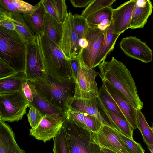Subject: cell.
Returning a JSON list of instances; mask_svg holds the SVG:
<instances>
[{"instance_id": "1", "label": "cell", "mask_w": 153, "mask_h": 153, "mask_svg": "<svg viewBox=\"0 0 153 153\" xmlns=\"http://www.w3.org/2000/svg\"><path fill=\"white\" fill-rule=\"evenodd\" d=\"M99 76L120 91L137 110L142 109L144 104L137 93L135 82L130 71L121 62L113 57L110 61H103L98 66Z\"/></svg>"}, {"instance_id": "2", "label": "cell", "mask_w": 153, "mask_h": 153, "mask_svg": "<svg viewBox=\"0 0 153 153\" xmlns=\"http://www.w3.org/2000/svg\"><path fill=\"white\" fill-rule=\"evenodd\" d=\"M30 81L40 96L65 114L74 96L75 82L73 78L60 81L46 74L39 79Z\"/></svg>"}, {"instance_id": "3", "label": "cell", "mask_w": 153, "mask_h": 153, "mask_svg": "<svg viewBox=\"0 0 153 153\" xmlns=\"http://www.w3.org/2000/svg\"><path fill=\"white\" fill-rule=\"evenodd\" d=\"M38 36L46 74L60 81L74 79L71 61L59 46L43 33Z\"/></svg>"}, {"instance_id": "4", "label": "cell", "mask_w": 153, "mask_h": 153, "mask_svg": "<svg viewBox=\"0 0 153 153\" xmlns=\"http://www.w3.org/2000/svg\"><path fill=\"white\" fill-rule=\"evenodd\" d=\"M26 44L14 30L0 26V60L17 72L25 71Z\"/></svg>"}, {"instance_id": "5", "label": "cell", "mask_w": 153, "mask_h": 153, "mask_svg": "<svg viewBox=\"0 0 153 153\" xmlns=\"http://www.w3.org/2000/svg\"><path fill=\"white\" fill-rule=\"evenodd\" d=\"M63 126L70 153H101V148L95 141L92 132L66 119Z\"/></svg>"}, {"instance_id": "6", "label": "cell", "mask_w": 153, "mask_h": 153, "mask_svg": "<svg viewBox=\"0 0 153 153\" xmlns=\"http://www.w3.org/2000/svg\"><path fill=\"white\" fill-rule=\"evenodd\" d=\"M30 105L22 90L0 94V120L13 122L21 120Z\"/></svg>"}, {"instance_id": "7", "label": "cell", "mask_w": 153, "mask_h": 153, "mask_svg": "<svg viewBox=\"0 0 153 153\" xmlns=\"http://www.w3.org/2000/svg\"><path fill=\"white\" fill-rule=\"evenodd\" d=\"M26 79L35 81L46 74L39 36L35 35L33 39L26 44V66L25 71Z\"/></svg>"}, {"instance_id": "8", "label": "cell", "mask_w": 153, "mask_h": 153, "mask_svg": "<svg viewBox=\"0 0 153 153\" xmlns=\"http://www.w3.org/2000/svg\"><path fill=\"white\" fill-rule=\"evenodd\" d=\"M99 74L79 59L74 98L88 99L98 97L99 90L95 78Z\"/></svg>"}, {"instance_id": "9", "label": "cell", "mask_w": 153, "mask_h": 153, "mask_svg": "<svg viewBox=\"0 0 153 153\" xmlns=\"http://www.w3.org/2000/svg\"><path fill=\"white\" fill-rule=\"evenodd\" d=\"M69 108L93 116L98 119L102 125L110 126L118 131L98 96L88 99L73 98L69 103Z\"/></svg>"}, {"instance_id": "10", "label": "cell", "mask_w": 153, "mask_h": 153, "mask_svg": "<svg viewBox=\"0 0 153 153\" xmlns=\"http://www.w3.org/2000/svg\"><path fill=\"white\" fill-rule=\"evenodd\" d=\"M72 13H68L63 23V31L59 47L69 61L79 58L82 49L79 43V39L74 30Z\"/></svg>"}, {"instance_id": "11", "label": "cell", "mask_w": 153, "mask_h": 153, "mask_svg": "<svg viewBox=\"0 0 153 153\" xmlns=\"http://www.w3.org/2000/svg\"><path fill=\"white\" fill-rule=\"evenodd\" d=\"M85 38L88 45L82 49L79 59L91 68H94V62L101 45L104 40V31L94 26H90Z\"/></svg>"}, {"instance_id": "12", "label": "cell", "mask_w": 153, "mask_h": 153, "mask_svg": "<svg viewBox=\"0 0 153 153\" xmlns=\"http://www.w3.org/2000/svg\"><path fill=\"white\" fill-rule=\"evenodd\" d=\"M120 46L128 57L145 63L152 61L153 53L151 49L145 42L135 36L123 38L120 43Z\"/></svg>"}, {"instance_id": "13", "label": "cell", "mask_w": 153, "mask_h": 153, "mask_svg": "<svg viewBox=\"0 0 153 153\" xmlns=\"http://www.w3.org/2000/svg\"><path fill=\"white\" fill-rule=\"evenodd\" d=\"M116 129L102 125L97 132L93 133L94 140L101 148L117 153H128Z\"/></svg>"}, {"instance_id": "14", "label": "cell", "mask_w": 153, "mask_h": 153, "mask_svg": "<svg viewBox=\"0 0 153 153\" xmlns=\"http://www.w3.org/2000/svg\"><path fill=\"white\" fill-rule=\"evenodd\" d=\"M64 120L45 115L36 128L30 129V135L45 143L57 135Z\"/></svg>"}, {"instance_id": "15", "label": "cell", "mask_w": 153, "mask_h": 153, "mask_svg": "<svg viewBox=\"0 0 153 153\" xmlns=\"http://www.w3.org/2000/svg\"><path fill=\"white\" fill-rule=\"evenodd\" d=\"M102 82L106 90L117 104L128 123L134 130L136 129L137 110L126 97L111 84L106 81Z\"/></svg>"}, {"instance_id": "16", "label": "cell", "mask_w": 153, "mask_h": 153, "mask_svg": "<svg viewBox=\"0 0 153 153\" xmlns=\"http://www.w3.org/2000/svg\"><path fill=\"white\" fill-rule=\"evenodd\" d=\"M136 0H131L113 9L112 20L114 32L120 35L130 28L132 13Z\"/></svg>"}, {"instance_id": "17", "label": "cell", "mask_w": 153, "mask_h": 153, "mask_svg": "<svg viewBox=\"0 0 153 153\" xmlns=\"http://www.w3.org/2000/svg\"><path fill=\"white\" fill-rule=\"evenodd\" d=\"M66 119L70 122L93 133L97 132L102 124L95 117L68 108L65 113Z\"/></svg>"}, {"instance_id": "18", "label": "cell", "mask_w": 153, "mask_h": 153, "mask_svg": "<svg viewBox=\"0 0 153 153\" xmlns=\"http://www.w3.org/2000/svg\"><path fill=\"white\" fill-rule=\"evenodd\" d=\"M153 5L149 0H136L132 13L130 28H143L151 14Z\"/></svg>"}, {"instance_id": "19", "label": "cell", "mask_w": 153, "mask_h": 153, "mask_svg": "<svg viewBox=\"0 0 153 153\" xmlns=\"http://www.w3.org/2000/svg\"><path fill=\"white\" fill-rule=\"evenodd\" d=\"M0 153H25L18 145L10 127L0 120Z\"/></svg>"}, {"instance_id": "20", "label": "cell", "mask_w": 153, "mask_h": 153, "mask_svg": "<svg viewBox=\"0 0 153 153\" xmlns=\"http://www.w3.org/2000/svg\"><path fill=\"white\" fill-rule=\"evenodd\" d=\"M27 81L31 88L33 97L32 102H29L30 104L38 109L44 115L65 120L66 119L65 114L40 96L36 90L34 86L30 81Z\"/></svg>"}, {"instance_id": "21", "label": "cell", "mask_w": 153, "mask_h": 153, "mask_svg": "<svg viewBox=\"0 0 153 153\" xmlns=\"http://www.w3.org/2000/svg\"><path fill=\"white\" fill-rule=\"evenodd\" d=\"M104 40L102 42L95 59L94 68L98 66L105 59L109 53L113 51L116 40L120 35L115 33L113 31L112 20L111 24L104 31Z\"/></svg>"}, {"instance_id": "22", "label": "cell", "mask_w": 153, "mask_h": 153, "mask_svg": "<svg viewBox=\"0 0 153 153\" xmlns=\"http://www.w3.org/2000/svg\"><path fill=\"white\" fill-rule=\"evenodd\" d=\"M34 6V9L31 13L22 15L32 31L35 35H39L43 33L45 11L40 1Z\"/></svg>"}, {"instance_id": "23", "label": "cell", "mask_w": 153, "mask_h": 153, "mask_svg": "<svg viewBox=\"0 0 153 153\" xmlns=\"http://www.w3.org/2000/svg\"><path fill=\"white\" fill-rule=\"evenodd\" d=\"M27 80L25 71L16 72L0 79V94L10 93L21 91L23 84Z\"/></svg>"}, {"instance_id": "24", "label": "cell", "mask_w": 153, "mask_h": 153, "mask_svg": "<svg viewBox=\"0 0 153 153\" xmlns=\"http://www.w3.org/2000/svg\"><path fill=\"white\" fill-rule=\"evenodd\" d=\"M45 12L58 22L63 23L68 13L65 0H41Z\"/></svg>"}, {"instance_id": "25", "label": "cell", "mask_w": 153, "mask_h": 153, "mask_svg": "<svg viewBox=\"0 0 153 153\" xmlns=\"http://www.w3.org/2000/svg\"><path fill=\"white\" fill-rule=\"evenodd\" d=\"M63 31V23L58 22L45 12L43 33L59 46Z\"/></svg>"}, {"instance_id": "26", "label": "cell", "mask_w": 153, "mask_h": 153, "mask_svg": "<svg viewBox=\"0 0 153 153\" xmlns=\"http://www.w3.org/2000/svg\"><path fill=\"white\" fill-rule=\"evenodd\" d=\"M13 22L15 31L26 44L34 38L35 34L32 31L24 20L22 14L10 12Z\"/></svg>"}, {"instance_id": "27", "label": "cell", "mask_w": 153, "mask_h": 153, "mask_svg": "<svg viewBox=\"0 0 153 153\" xmlns=\"http://www.w3.org/2000/svg\"><path fill=\"white\" fill-rule=\"evenodd\" d=\"M98 96L107 110L117 116L127 121L117 104L107 91L103 83L99 90Z\"/></svg>"}, {"instance_id": "28", "label": "cell", "mask_w": 153, "mask_h": 153, "mask_svg": "<svg viewBox=\"0 0 153 153\" xmlns=\"http://www.w3.org/2000/svg\"><path fill=\"white\" fill-rule=\"evenodd\" d=\"M136 120L137 128L140 131L145 143L146 145L153 144V131L141 110H137Z\"/></svg>"}, {"instance_id": "29", "label": "cell", "mask_w": 153, "mask_h": 153, "mask_svg": "<svg viewBox=\"0 0 153 153\" xmlns=\"http://www.w3.org/2000/svg\"><path fill=\"white\" fill-rule=\"evenodd\" d=\"M113 9L111 7H107L89 15L86 19L90 26H96L105 19L112 20Z\"/></svg>"}, {"instance_id": "30", "label": "cell", "mask_w": 153, "mask_h": 153, "mask_svg": "<svg viewBox=\"0 0 153 153\" xmlns=\"http://www.w3.org/2000/svg\"><path fill=\"white\" fill-rule=\"evenodd\" d=\"M53 139V150L54 153H70L66 133L63 125Z\"/></svg>"}, {"instance_id": "31", "label": "cell", "mask_w": 153, "mask_h": 153, "mask_svg": "<svg viewBox=\"0 0 153 153\" xmlns=\"http://www.w3.org/2000/svg\"><path fill=\"white\" fill-rule=\"evenodd\" d=\"M106 109L113 122L117 127L118 131L127 137L134 140L133 136L134 129L128 122L114 114L106 108Z\"/></svg>"}, {"instance_id": "32", "label": "cell", "mask_w": 153, "mask_h": 153, "mask_svg": "<svg viewBox=\"0 0 153 153\" xmlns=\"http://www.w3.org/2000/svg\"><path fill=\"white\" fill-rule=\"evenodd\" d=\"M116 0H93L82 12L81 15L86 18L89 15L107 7H111Z\"/></svg>"}, {"instance_id": "33", "label": "cell", "mask_w": 153, "mask_h": 153, "mask_svg": "<svg viewBox=\"0 0 153 153\" xmlns=\"http://www.w3.org/2000/svg\"><path fill=\"white\" fill-rule=\"evenodd\" d=\"M72 22L74 30L79 39L84 38L89 27L86 19L81 15L74 14L72 16Z\"/></svg>"}, {"instance_id": "34", "label": "cell", "mask_w": 153, "mask_h": 153, "mask_svg": "<svg viewBox=\"0 0 153 153\" xmlns=\"http://www.w3.org/2000/svg\"><path fill=\"white\" fill-rule=\"evenodd\" d=\"M116 130L128 153H145L144 150L140 143L127 137Z\"/></svg>"}, {"instance_id": "35", "label": "cell", "mask_w": 153, "mask_h": 153, "mask_svg": "<svg viewBox=\"0 0 153 153\" xmlns=\"http://www.w3.org/2000/svg\"><path fill=\"white\" fill-rule=\"evenodd\" d=\"M29 108V111L27 114L28 120L31 129H34L38 126L45 115L30 104Z\"/></svg>"}, {"instance_id": "36", "label": "cell", "mask_w": 153, "mask_h": 153, "mask_svg": "<svg viewBox=\"0 0 153 153\" xmlns=\"http://www.w3.org/2000/svg\"><path fill=\"white\" fill-rule=\"evenodd\" d=\"M0 26L7 29L14 30V24L11 19L10 12L0 7Z\"/></svg>"}, {"instance_id": "37", "label": "cell", "mask_w": 153, "mask_h": 153, "mask_svg": "<svg viewBox=\"0 0 153 153\" xmlns=\"http://www.w3.org/2000/svg\"><path fill=\"white\" fill-rule=\"evenodd\" d=\"M11 1L20 13H30L34 9L35 6H33L22 0H11Z\"/></svg>"}, {"instance_id": "38", "label": "cell", "mask_w": 153, "mask_h": 153, "mask_svg": "<svg viewBox=\"0 0 153 153\" xmlns=\"http://www.w3.org/2000/svg\"><path fill=\"white\" fill-rule=\"evenodd\" d=\"M16 72L8 65L0 60V79L9 76Z\"/></svg>"}, {"instance_id": "39", "label": "cell", "mask_w": 153, "mask_h": 153, "mask_svg": "<svg viewBox=\"0 0 153 153\" xmlns=\"http://www.w3.org/2000/svg\"><path fill=\"white\" fill-rule=\"evenodd\" d=\"M0 7L10 12L20 13L11 0H0Z\"/></svg>"}, {"instance_id": "40", "label": "cell", "mask_w": 153, "mask_h": 153, "mask_svg": "<svg viewBox=\"0 0 153 153\" xmlns=\"http://www.w3.org/2000/svg\"><path fill=\"white\" fill-rule=\"evenodd\" d=\"M22 90L28 101L30 103L33 100V95L31 88L27 80L22 85Z\"/></svg>"}, {"instance_id": "41", "label": "cell", "mask_w": 153, "mask_h": 153, "mask_svg": "<svg viewBox=\"0 0 153 153\" xmlns=\"http://www.w3.org/2000/svg\"><path fill=\"white\" fill-rule=\"evenodd\" d=\"M93 0H70L72 6L76 8L84 7L88 5Z\"/></svg>"}, {"instance_id": "42", "label": "cell", "mask_w": 153, "mask_h": 153, "mask_svg": "<svg viewBox=\"0 0 153 153\" xmlns=\"http://www.w3.org/2000/svg\"><path fill=\"white\" fill-rule=\"evenodd\" d=\"M72 69L73 78L75 81L76 80L78 74L79 66V59H72L70 60Z\"/></svg>"}, {"instance_id": "43", "label": "cell", "mask_w": 153, "mask_h": 153, "mask_svg": "<svg viewBox=\"0 0 153 153\" xmlns=\"http://www.w3.org/2000/svg\"><path fill=\"white\" fill-rule=\"evenodd\" d=\"M111 21L108 19H105L101 22L100 24L95 27L102 31L105 30L110 26Z\"/></svg>"}, {"instance_id": "44", "label": "cell", "mask_w": 153, "mask_h": 153, "mask_svg": "<svg viewBox=\"0 0 153 153\" xmlns=\"http://www.w3.org/2000/svg\"><path fill=\"white\" fill-rule=\"evenodd\" d=\"M79 43L82 49L86 48L88 45V42L85 37L79 39Z\"/></svg>"}, {"instance_id": "45", "label": "cell", "mask_w": 153, "mask_h": 153, "mask_svg": "<svg viewBox=\"0 0 153 153\" xmlns=\"http://www.w3.org/2000/svg\"><path fill=\"white\" fill-rule=\"evenodd\" d=\"M101 153H117L109 149L101 148Z\"/></svg>"}, {"instance_id": "46", "label": "cell", "mask_w": 153, "mask_h": 153, "mask_svg": "<svg viewBox=\"0 0 153 153\" xmlns=\"http://www.w3.org/2000/svg\"><path fill=\"white\" fill-rule=\"evenodd\" d=\"M147 145L151 153H153V144H148Z\"/></svg>"}, {"instance_id": "47", "label": "cell", "mask_w": 153, "mask_h": 153, "mask_svg": "<svg viewBox=\"0 0 153 153\" xmlns=\"http://www.w3.org/2000/svg\"><path fill=\"white\" fill-rule=\"evenodd\" d=\"M151 128L153 131V123H152V127H151Z\"/></svg>"}]
</instances>
